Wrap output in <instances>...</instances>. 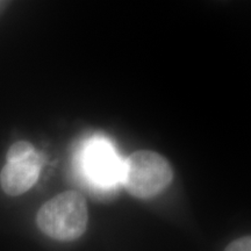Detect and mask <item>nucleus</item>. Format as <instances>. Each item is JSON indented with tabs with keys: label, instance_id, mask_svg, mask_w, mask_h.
I'll list each match as a JSON object with an SVG mask.
<instances>
[{
	"label": "nucleus",
	"instance_id": "nucleus-2",
	"mask_svg": "<svg viewBox=\"0 0 251 251\" xmlns=\"http://www.w3.org/2000/svg\"><path fill=\"white\" fill-rule=\"evenodd\" d=\"M174 179L170 162L161 153L140 150L124 162L122 185L137 199H151L166 190Z\"/></svg>",
	"mask_w": 251,
	"mask_h": 251
},
{
	"label": "nucleus",
	"instance_id": "nucleus-1",
	"mask_svg": "<svg viewBox=\"0 0 251 251\" xmlns=\"http://www.w3.org/2000/svg\"><path fill=\"white\" fill-rule=\"evenodd\" d=\"M89 222L87 203L77 191H65L43 203L36 225L43 234L61 242H72L85 233Z\"/></svg>",
	"mask_w": 251,
	"mask_h": 251
},
{
	"label": "nucleus",
	"instance_id": "nucleus-6",
	"mask_svg": "<svg viewBox=\"0 0 251 251\" xmlns=\"http://www.w3.org/2000/svg\"><path fill=\"white\" fill-rule=\"evenodd\" d=\"M225 251H251V236H243L229 243Z\"/></svg>",
	"mask_w": 251,
	"mask_h": 251
},
{
	"label": "nucleus",
	"instance_id": "nucleus-3",
	"mask_svg": "<svg viewBox=\"0 0 251 251\" xmlns=\"http://www.w3.org/2000/svg\"><path fill=\"white\" fill-rule=\"evenodd\" d=\"M124 162L115 147L103 137L89 141L81 152L84 175L100 190H114L122 183Z\"/></svg>",
	"mask_w": 251,
	"mask_h": 251
},
{
	"label": "nucleus",
	"instance_id": "nucleus-5",
	"mask_svg": "<svg viewBox=\"0 0 251 251\" xmlns=\"http://www.w3.org/2000/svg\"><path fill=\"white\" fill-rule=\"evenodd\" d=\"M35 151V148L33 147V144L26 141H21V142L14 143L11 147L7 152V163H14V162H20L23 159L27 158L30 153Z\"/></svg>",
	"mask_w": 251,
	"mask_h": 251
},
{
	"label": "nucleus",
	"instance_id": "nucleus-4",
	"mask_svg": "<svg viewBox=\"0 0 251 251\" xmlns=\"http://www.w3.org/2000/svg\"><path fill=\"white\" fill-rule=\"evenodd\" d=\"M42 165L43 159L36 150L23 161L7 163L0 174V185L4 192L12 197L26 193L39 179Z\"/></svg>",
	"mask_w": 251,
	"mask_h": 251
}]
</instances>
